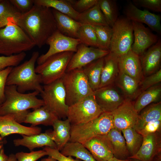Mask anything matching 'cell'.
<instances>
[{
	"instance_id": "cell-48",
	"label": "cell",
	"mask_w": 161,
	"mask_h": 161,
	"mask_svg": "<svg viewBox=\"0 0 161 161\" xmlns=\"http://www.w3.org/2000/svg\"><path fill=\"white\" fill-rule=\"evenodd\" d=\"M161 128V120H157L148 123L137 132L143 136L149 134L160 131Z\"/></svg>"
},
{
	"instance_id": "cell-12",
	"label": "cell",
	"mask_w": 161,
	"mask_h": 161,
	"mask_svg": "<svg viewBox=\"0 0 161 161\" xmlns=\"http://www.w3.org/2000/svg\"><path fill=\"white\" fill-rule=\"evenodd\" d=\"M109 51L87 46L83 44L78 46L67 66L66 72L81 69L90 63L109 54Z\"/></svg>"
},
{
	"instance_id": "cell-45",
	"label": "cell",
	"mask_w": 161,
	"mask_h": 161,
	"mask_svg": "<svg viewBox=\"0 0 161 161\" xmlns=\"http://www.w3.org/2000/svg\"><path fill=\"white\" fill-rule=\"evenodd\" d=\"M9 1L21 14L29 11L34 5L33 0H9Z\"/></svg>"
},
{
	"instance_id": "cell-55",
	"label": "cell",
	"mask_w": 161,
	"mask_h": 161,
	"mask_svg": "<svg viewBox=\"0 0 161 161\" xmlns=\"http://www.w3.org/2000/svg\"><path fill=\"white\" fill-rule=\"evenodd\" d=\"M1 148V146H0V149Z\"/></svg>"
},
{
	"instance_id": "cell-44",
	"label": "cell",
	"mask_w": 161,
	"mask_h": 161,
	"mask_svg": "<svg viewBox=\"0 0 161 161\" xmlns=\"http://www.w3.org/2000/svg\"><path fill=\"white\" fill-rule=\"evenodd\" d=\"M135 4L156 12H161V0H134Z\"/></svg>"
},
{
	"instance_id": "cell-17",
	"label": "cell",
	"mask_w": 161,
	"mask_h": 161,
	"mask_svg": "<svg viewBox=\"0 0 161 161\" xmlns=\"http://www.w3.org/2000/svg\"><path fill=\"white\" fill-rule=\"evenodd\" d=\"M83 145L97 161H107L114 157L106 134L94 137Z\"/></svg>"
},
{
	"instance_id": "cell-52",
	"label": "cell",
	"mask_w": 161,
	"mask_h": 161,
	"mask_svg": "<svg viewBox=\"0 0 161 161\" xmlns=\"http://www.w3.org/2000/svg\"><path fill=\"white\" fill-rule=\"evenodd\" d=\"M40 161H57L56 160L51 157H48L46 158L42 159Z\"/></svg>"
},
{
	"instance_id": "cell-19",
	"label": "cell",
	"mask_w": 161,
	"mask_h": 161,
	"mask_svg": "<svg viewBox=\"0 0 161 161\" xmlns=\"http://www.w3.org/2000/svg\"><path fill=\"white\" fill-rule=\"evenodd\" d=\"M160 131L150 134L143 137L142 144L137 153L129 159H135L141 161H151L161 152Z\"/></svg>"
},
{
	"instance_id": "cell-32",
	"label": "cell",
	"mask_w": 161,
	"mask_h": 161,
	"mask_svg": "<svg viewBox=\"0 0 161 161\" xmlns=\"http://www.w3.org/2000/svg\"><path fill=\"white\" fill-rule=\"evenodd\" d=\"M34 4L54 9L78 21L80 13L73 8L69 0H33Z\"/></svg>"
},
{
	"instance_id": "cell-47",
	"label": "cell",
	"mask_w": 161,
	"mask_h": 161,
	"mask_svg": "<svg viewBox=\"0 0 161 161\" xmlns=\"http://www.w3.org/2000/svg\"><path fill=\"white\" fill-rule=\"evenodd\" d=\"M43 150L47 152L48 156L52 157L57 161H80L78 159L75 160L70 156H66L57 149L48 147H44Z\"/></svg>"
},
{
	"instance_id": "cell-43",
	"label": "cell",
	"mask_w": 161,
	"mask_h": 161,
	"mask_svg": "<svg viewBox=\"0 0 161 161\" xmlns=\"http://www.w3.org/2000/svg\"><path fill=\"white\" fill-rule=\"evenodd\" d=\"M69 1L75 10L79 13L89 10L96 4L98 1V0Z\"/></svg>"
},
{
	"instance_id": "cell-54",
	"label": "cell",
	"mask_w": 161,
	"mask_h": 161,
	"mask_svg": "<svg viewBox=\"0 0 161 161\" xmlns=\"http://www.w3.org/2000/svg\"><path fill=\"white\" fill-rule=\"evenodd\" d=\"M2 0H0V2Z\"/></svg>"
},
{
	"instance_id": "cell-53",
	"label": "cell",
	"mask_w": 161,
	"mask_h": 161,
	"mask_svg": "<svg viewBox=\"0 0 161 161\" xmlns=\"http://www.w3.org/2000/svg\"><path fill=\"white\" fill-rule=\"evenodd\" d=\"M131 161H141L137 159H131Z\"/></svg>"
},
{
	"instance_id": "cell-33",
	"label": "cell",
	"mask_w": 161,
	"mask_h": 161,
	"mask_svg": "<svg viewBox=\"0 0 161 161\" xmlns=\"http://www.w3.org/2000/svg\"><path fill=\"white\" fill-rule=\"evenodd\" d=\"M78 21L82 24L109 26L98 3L87 10L80 13Z\"/></svg>"
},
{
	"instance_id": "cell-38",
	"label": "cell",
	"mask_w": 161,
	"mask_h": 161,
	"mask_svg": "<svg viewBox=\"0 0 161 161\" xmlns=\"http://www.w3.org/2000/svg\"><path fill=\"white\" fill-rule=\"evenodd\" d=\"M77 38L87 46L98 48L96 34L93 26L82 24L78 32Z\"/></svg>"
},
{
	"instance_id": "cell-22",
	"label": "cell",
	"mask_w": 161,
	"mask_h": 161,
	"mask_svg": "<svg viewBox=\"0 0 161 161\" xmlns=\"http://www.w3.org/2000/svg\"><path fill=\"white\" fill-rule=\"evenodd\" d=\"M52 131H47L38 134L27 136L21 135V138L15 139L13 143L16 146H22L30 151L37 148L48 147L57 149L56 145L52 139Z\"/></svg>"
},
{
	"instance_id": "cell-27",
	"label": "cell",
	"mask_w": 161,
	"mask_h": 161,
	"mask_svg": "<svg viewBox=\"0 0 161 161\" xmlns=\"http://www.w3.org/2000/svg\"><path fill=\"white\" fill-rule=\"evenodd\" d=\"M115 82L122 91L125 99L131 100L141 93L140 83L126 74L119 71Z\"/></svg>"
},
{
	"instance_id": "cell-14",
	"label": "cell",
	"mask_w": 161,
	"mask_h": 161,
	"mask_svg": "<svg viewBox=\"0 0 161 161\" xmlns=\"http://www.w3.org/2000/svg\"><path fill=\"white\" fill-rule=\"evenodd\" d=\"M114 128L120 131L134 126L139 113L135 109L134 102L125 99L117 109L112 112Z\"/></svg>"
},
{
	"instance_id": "cell-24",
	"label": "cell",
	"mask_w": 161,
	"mask_h": 161,
	"mask_svg": "<svg viewBox=\"0 0 161 161\" xmlns=\"http://www.w3.org/2000/svg\"><path fill=\"white\" fill-rule=\"evenodd\" d=\"M52 10L57 30L64 35L77 38L78 32L82 24L67 15Z\"/></svg>"
},
{
	"instance_id": "cell-8",
	"label": "cell",
	"mask_w": 161,
	"mask_h": 161,
	"mask_svg": "<svg viewBox=\"0 0 161 161\" xmlns=\"http://www.w3.org/2000/svg\"><path fill=\"white\" fill-rule=\"evenodd\" d=\"M109 51L119 57L131 50L134 41L133 24L126 16H119L112 27Z\"/></svg>"
},
{
	"instance_id": "cell-29",
	"label": "cell",
	"mask_w": 161,
	"mask_h": 161,
	"mask_svg": "<svg viewBox=\"0 0 161 161\" xmlns=\"http://www.w3.org/2000/svg\"><path fill=\"white\" fill-rule=\"evenodd\" d=\"M142 109L139 114L137 122L133 127L138 132L148 123L161 120V102L149 104Z\"/></svg>"
},
{
	"instance_id": "cell-31",
	"label": "cell",
	"mask_w": 161,
	"mask_h": 161,
	"mask_svg": "<svg viewBox=\"0 0 161 161\" xmlns=\"http://www.w3.org/2000/svg\"><path fill=\"white\" fill-rule=\"evenodd\" d=\"M161 95L160 84L154 85L141 92L134 102V106L139 113L145 107L152 103L158 101Z\"/></svg>"
},
{
	"instance_id": "cell-35",
	"label": "cell",
	"mask_w": 161,
	"mask_h": 161,
	"mask_svg": "<svg viewBox=\"0 0 161 161\" xmlns=\"http://www.w3.org/2000/svg\"><path fill=\"white\" fill-rule=\"evenodd\" d=\"M121 131L125 139L130 157L133 156L140 148L143 142V137L133 127L127 128Z\"/></svg>"
},
{
	"instance_id": "cell-30",
	"label": "cell",
	"mask_w": 161,
	"mask_h": 161,
	"mask_svg": "<svg viewBox=\"0 0 161 161\" xmlns=\"http://www.w3.org/2000/svg\"><path fill=\"white\" fill-rule=\"evenodd\" d=\"M104 57L90 63L82 68L90 86L94 92L99 87L104 64Z\"/></svg>"
},
{
	"instance_id": "cell-34",
	"label": "cell",
	"mask_w": 161,
	"mask_h": 161,
	"mask_svg": "<svg viewBox=\"0 0 161 161\" xmlns=\"http://www.w3.org/2000/svg\"><path fill=\"white\" fill-rule=\"evenodd\" d=\"M60 152L66 156L75 157L84 161H97L82 144L77 142L67 143Z\"/></svg>"
},
{
	"instance_id": "cell-4",
	"label": "cell",
	"mask_w": 161,
	"mask_h": 161,
	"mask_svg": "<svg viewBox=\"0 0 161 161\" xmlns=\"http://www.w3.org/2000/svg\"><path fill=\"white\" fill-rule=\"evenodd\" d=\"M35 45L24 31L11 22L0 29V54L9 56L31 50Z\"/></svg>"
},
{
	"instance_id": "cell-23",
	"label": "cell",
	"mask_w": 161,
	"mask_h": 161,
	"mask_svg": "<svg viewBox=\"0 0 161 161\" xmlns=\"http://www.w3.org/2000/svg\"><path fill=\"white\" fill-rule=\"evenodd\" d=\"M104 59L99 88L114 84L119 72L118 57L109 52Z\"/></svg>"
},
{
	"instance_id": "cell-21",
	"label": "cell",
	"mask_w": 161,
	"mask_h": 161,
	"mask_svg": "<svg viewBox=\"0 0 161 161\" xmlns=\"http://www.w3.org/2000/svg\"><path fill=\"white\" fill-rule=\"evenodd\" d=\"M140 57L143 75L147 76L157 71L161 60V39Z\"/></svg>"
},
{
	"instance_id": "cell-40",
	"label": "cell",
	"mask_w": 161,
	"mask_h": 161,
	"mask_svg": "<svg viewBox=\"0 0 161 161\" xmlns=\"http://www.w3.org/2000/svg\"><path fill=\"white\" fill-rule=\"evenodd\" d=\"M25 52L9 56H0V71L9 67L16 66L26 57Z\"/></svg>"
},
{
	"instance_id": "cell-46",
	"label": "cell",
	"mask_w": 161,
	"mask_h": 161,
	"mask_svg": "<svg viewBox=\"0 0 161 161\" xmlns=\"http://www.w3.org/2000/svg\"><path fill=\"white\" fill-rule=\"evenodd\" d=\"M13 67H8L0 71V105L4 101V92L7 77Z\"/></svg>"
},
{
	"instance_id": "cell-9",
	"label": "cell",
	"mask_w": 161,
	"mask_h": 161,
	"mask_svg": "<svg viewBox=\"0 0 161 161\" xmlns=\"http://www.w3.org/2000/svg\"><path fill=\"white\" fill-rule=\"evenodd\" d=\"M44 106L59 119L67 118L68 106L66 103V94L61 79L44 85L40 94Z\"/></svg>"
},
{
	"instance_id": "cell-28",
	"label": "cell",
	"mask_w": 161,
	"mask_h": 161,
	"mask_svg": "<svg viewBox=\"0 0 161 161\" xmlns=\"http://www.w3.org/2000/svg\"><path fill=\"white\" fill-rule=\"evenodd\" d=\"M106 135L111 144L114 157L121 160L129 159L130 155L121 131L114 128Z\"/></svg>"
},
{
	"instance_id": "cell-6",
	"label": "cell",
	"mask_w": 161,
	"mask_h": 161,
	"mask_svg": "<svg viewBox=\"0 0 161 161\" xmlns=\"http://www.w3.org/2000/svg\"><path fill=\"white\" fill-rule=\"evenodd\" d=\"M66 94V101L69 106L88 96L94 95L82 68L66 72L61 78Z\"/></svg>"
},
{
	"instance_id": "cell-2",
	"label": "cell",
	"mask_w": 161,
	"mask_h": 161,
	"mask_svg": "<svg viewBox=\"0 0 161 161\" xmlns=\"http://www.w3.org/2000/svg\"><path fill=\"white\" fill-rule=\"evenodd\" d=\"M37 91L25 93L18 92L16 86H6L5 99L0 105V116H12L18 123H24L30 109H35L44 105L42 99L37 96Z\"/></svg>"
},
{
	"instance_id": "cell-7",
	"label": "cell",
	"mask_w": 161,
	"mask_h": 161,
	"mask_svg": "<svg viewBox=\"0 0 161 161\" xmlns=\"http://www.w3.org/2000/svg\"><path fill=\"white\" fill-rule=\"evenodd\" d=\"M74 53L66 52L55 54L35 67V72L40 76L44 85L61 79L66 72Z\"/></svg>"
},
{
	"instance_id": "cell-11",
	"label": "cell",
	"mask_w": 161,
	"mask_h": 161,
	"mask_svg": "<svg viewBox=\"0 0 161 161\" xmlns=\"http://www.w3.org/2000/svg\"><path fill=\"white\" fill-rule=\"evenodd\" d=\"M81 43L79 39L64 35L57 30L47 40L46 44L49 48L45 53L38 57L36 62L38 65L55 54L66 52H76Z\"/></svg>"
},
{
	"instance_id": "cell-18",
	"label": "cell",
	"mask_w": 161,
	"mask_h": 161,
	"mask_svg": "<svg viewBox=\"0 0 161 161\" xmlns=\"http://www.w3.org/2000/svg\"><path fill=\"white\" fill-rule=\"evenodd\" d=\"M41 128L27 127L18 122L11 115L0 116V136L1 138L13 134L30 136L41 133Z\"/></svg>"
},
{
	"instance_id": "cell-36",
	"label": "cell",
	"mask_w": 161,
	"mask_h": 161,
	"mask_svg": "<svg viewBox=\"0 0 161 161\" xmlns=\"http://www.w3.org/2000/svg\"><path fill=\"white\" fill-rule=\"evenodd\" d=\"M21 14L9 0H2L0 2V29L10 23H16V20Z\"/></svg>"
},
{
	"instance_id": "cell-5",
	"label": "cell",
	"mask_w": 161,
	"mask_h": 161,
	"mask_svg": "<svg viewBox=\"0 0 161 161\" xmlns=\"http://www.w3.org/2000/svg\"><path fill=\"white\" fill-rule=\"evenodd\" d=\"M114 128L112 112H103L87 123L71 125L69 142H77L83 144L94 137L107 134Z\"/></svg>"
},
{
	"instance_id": "cell-39",
	"label": "cell",
	"mask_w": 161,
	"mask_h": 161,
	"mask_svg": "<svg viewBox=\"0 0 161 161\" xmlns=\"http://www.w3.org/2000/svg\"><path fill=\"white\" fill-rule=\"evenodd\" d=\"M98 43V48L109 51L112 34V29L109 26H93Z\"/></svg>"
},
{
	"instance_id": "cell-42",
	"label": "cell",
	"mask_w": 161,
	"mask_h": 161,
	"mask_svg": "<svg viewBox=\"0 0 161 161\" xmlns=\"http://www.w3.org/2000/svg\"><path fill=\"white\" fill-rule=\"evenodd\" d=\"M161 81V69L143 79L140 83L141 92L158 84Z\"/></svg>"
},
{
	"instance_id": "cell-25",
	"label": "cell",
	"mask_w": 161,
	"mask_h": 161,
	"mask_svg": "<svg viewBox=\"0 0 161 161\" xmlns=\"http://www.w3.org/2000/svg\"><path fill=\"white\" fill-rule=\"evenodd\" d=\"M59 119L52 112L44 105L30 112L26 115L24 123H30L32 126L40 125L52 126L55 121Z\"/></svg>"
},
{
	"instance_id": "cell-26",
	"label": "cell",
	"mask_w": 161,
	"mask_h": 161,
	"mask_svg": "<svg viewBox=\"0 0 161 161\" xmlns=\"http://www.w3.org/2000/svg\"><path fill=\"white\" fill-rule=\"evenodd\" d=\"M71 124L67 119L62 120L58 119L52 126V137L55 143L57 149L60 151L65 145L69 142L70 137Z\"/></svg>"
},
{
	"instance_id": "cell-50",
	"label": "cell",
	"mask_w": 161,
	"mask_h": 161,
	"mask_svg": "<svg viewBox=\"0 0 161 161\" xmlns=\"http://www.w3.org/2000/svg\"><path fill=\"white\" fill-rule=\"evenodd\" d=\"M131 159H127L124 160H121L117 159L114 157L107 161H131Z\"/></svg>"
},
{
	"instance_id": "cell-41",
	"label": "cell",
	"mask_w": 161,
	"mask_h": 161,
	"mask_svg": "<svg viewBox=\"0 0 161 161\" xmlns=\"http://www.w3.org/2000/svg\"><path fill=\"white\" fill-rule=\"evenodd\" d=\"M48 155L44 150L37 151H32L29 153L23 151L17 153L15 156L17 161H36L44 156Z\"/></svg>"
},
{
	"instance_id": "cell-51",
	"label": "cell",
	"mask_w": 161,
	"mask_h": 161,
	"mask_svg": "<svg viewBox=\"0 0 161 161\" xmlns=\"http://www.w3.org/2000/svg\"><path fill=\"white\" fill-rule=\"evenodd\" d=\"M8 161H17L15 154H11L8 156Z\"/></svg>"
},
{
	"instance_id": "cell-10",
	"label": "cell",
	"mask_w": 161,
	"mask_h": 161,
	"mask_svg": "<svg viewBox=\"0 0 161 161\" xmlns=\"http://www.w3.org/2000/svg\"><path fill=\"white\" fill-rule=\"evenodd\" d=\"M103 112L94 95L88 96L68 106L67 119L71 125L87 123Z\"/></svg>"
},
{
	"instance_id": "cell-1",
	"label": "cell",
	"mask_w": 161,
	"mask_h": 161,
	"mask_svg": "<svg viewBox=\"0 0 161 161\" xmlns=\"http://www.w3.org/2000/svg\"><path fill=\"white\" fill-rule=\"evenodd\" d=\"M16 24L39 48L57 30L52 9L34 4L29 11L19 16Z\"/></svg>"
},
{
	"instance_id": "cell-37",
	"label": "cell",
	"mask_w": 161,
	"mask_h": 161,
	"mask_svg": "<svg viewBox=\"0 0 161 161\" xmlns=\"http://www.w3.org/2000/svg\"><path fill=\"white\" fill-rule=\"evenodd\" d=\"M98 3L109 26L112 27L119 17L116 1L113 0H98Z\"/></svg>"
},
{
	"instance_id": "cell-15",
	"label": "cell",
	"mask_w": 161,
	"mask_h": 161,
	"mask_svg": "<svg viewBox=\"0 0 161 161\" xmlns=\"http://www.w3.org/2000/svg\"><path fill=\"white\" fill-rule=\"evenodd\" d=\"M132 22L134 41L131 50L140 56L156 43L159 39L157 35L143 24L134 21Z\"/></svg>"
},
{
	"instance_id": "cell-13",
	"label": "cell",
	"mask_w": 161,
	"mask_h": 161,
	"mask_svg": "<svg viewBox=\"0 0 161 161\" xmlns=\"http://www.w3.org/2000/svg\"><path fill=\"white\" fill-rule=\"evenodd\" d=\"M124 13L125 16L131 21L145 24L153 31L161 34V17L160 15L146 10H140L131 2L125 7Z\"/></svg>"
},
{
	"instance_id": "cell-16",
	"label": "cell",
	"mask_w": 161,
	"mask_h": 161,
	"mask_svg": "<svg viewBox=\"0 0 161 161\" xmlns=\"http://www.w3.org/2000/svg\"><path fill=\"white\" fill-rule=\"evenodd\" d=\"M113 85L99 88L94 92L96 102L103 112H113L125 99Z\"/></svg>"
},
{
	"instance_id": "cell-20",
	"label": "cell",
	"mask_w": 161,
	"mask_h": 161,
	"mask_svg": "<svg viewBox=\"0 0 161 161\" xmlns=\"http://www.w3.org/2000/svg\"><path fill=\"white\" fill-rule=\"evenodd\" d=\"M119 71L132 78L139 83L143 79L140 57L131 50L118 57Z\"/></svg>"
},
{
	"instance_id": "cell-3",
	"label": "cell",
	"mask_w": 161,
	"mask_h": 161,
	"mask_svg": "<svg viewBox=\"0 0 161 161\" xmlns=\"http://www.w3.org/2000/svg\"><path fill=\"white\" fill-rule=\"evenodd\" d=\"M39 56L38 52L34 51L29 60L13 67L7 77L6 86H16L18 91L21 93L32 91L40 94L43 86L40 76L36 72L35 67Z\"/></svg>"
},
{
	"instance_id": "cell-49",
	"label": "cell",
	"mask_w": 161,
	"mask_h": 161,
	"mask_svg": "<svg viewBox=\"0 0 161 161\" xmlns=\"http://www.w3.org/2000/svg\"><path fill=\"white\" fill-rule=\"evenodd\" d=\"M8 157L4 153L3 148L0 149V161H8Z\"/></svg>"
}]
</instances>
